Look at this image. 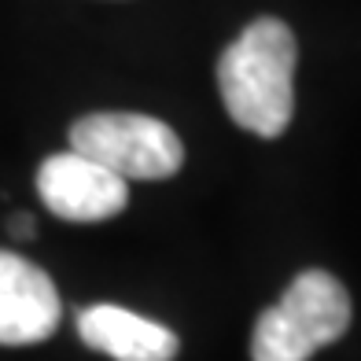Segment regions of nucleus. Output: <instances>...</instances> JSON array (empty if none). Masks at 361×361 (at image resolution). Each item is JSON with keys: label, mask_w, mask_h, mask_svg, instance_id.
Instances as JSON below:
<instances>
[{"label": "nucleus", "mask_w": 361, "mask_h": 361, "mask_svg": "<svg viewBox=\"0 0 361 361\" xmlns=\"http://www.w3.org/2000/svg\"><path fill=\"white\" fill-rule=\"evenodd\" d=\"M11 233L19 236V240H30V236H34V218H30V214H19V218H15V228H11Z\"/></svg>", "instance_id": "obj_7"}, {"label": "nucleus", "mask_w": 361, "mask_h": 361, "mask_svg": "<svg viewBox=\"0 0 361 361\" xmlns=\"http://www.w3.org/2000/svg\"><path fill=\"white\" fill-rule=\"evenodd\" d=\"M59 291L41 266L0 251V347H30L56 332Z\"/></svg>", "instance_id": "obj_5"}, {"label": "nucleus", "mask_w": 361, "mask_h": 361, "mask_svg": "<svg viewBox=\"0 0 361 361\" xmlns=\"http://www.w3.org/2000/svg\"><path fill=\"white\" fill-rule=\"evenodd\" d=\"M78 336L85 339V347L114 361H173L180 350V339L166 324L147 321L133 310H122L111 302L81 310Z\"/></svg>", "instance_id": "obj_6"}, {"label": "nucleus", "mask_w": 361, "mask_h": 361, "mask_svg": "<svg viewBox=\"0 0 361 361\" xmlns=\"http://www.w3.org/2000/svg\"><path fill=\"white\" fill-rule=\"evenodd\" d=\"M71 152L122 180H162L185 162V144L166 122L133 111H100L71 126Z\"/></svg>", "instance_id": "obj_3"}, {"label": "nucleus", "mask_w": 361, "mask_h": 361, "mask_svg": "<svg viewBox=\"0 0 361 361\" xmlns=\"http://www.w3.org/2000/svg\"><path fill=\"white\" fill-rule=\"evenodd\" d=\"M299 44L281 19H255L218 59L225 111L255 137H281L295 114Z\"/></svg>", "instance_id": "obj_1"}, {"label": "nucleus", "mask_w": 361, "mask_h": 361, "mask_svg": "<svg viewBox=\"0 0 361 361\" xmlns=\"http://www.w3.org/2000/svg\"><path fill=\"white\" fill-rule=\"evenodd\" d=\"M350 328V295L332 273L306 269L284 299L258 317L251 336L255 361H310Z\"/></svg>", "instance_id": "obj_2"}, {"label": "nucleus", "mask_w": 361, "mask_h": 361, "mask_svg": "<svg viewBox=\"0 0 361 361\" xmlns=\"http://www.w3.org/2000/svg\"><path fill=\"white\" fill-rule=\"evenodd\" d=\"M41 203L63 221L92 225L122 214L129 203V180L114 177L100 162L78 152H63L41 162L37 170Z\"/></svg>", "instance_id": "obj_4"}]
</instances>
